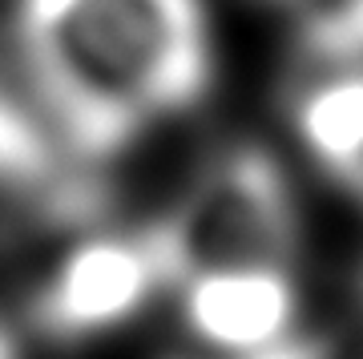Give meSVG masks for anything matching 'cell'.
<instances>
[{"instance_id":"5b68a950","label":"cell","mask_w":363,"mask_h":359,"mask_svg":"<svg viewBox=\"0 0 363 359\" xmlns=\"http://www.w3.org/2000/svg\"><path fill=\"white\" fill-rule=\"evenodd\" d=\"M81 170L89 166L57 141L25 85L0 81V190L28 198L57 219H85L97 206V190Z\"/></svg>"},{"instance_id":"6da1fadb","label":"cell","mask_w":363,"mask_h":359,"mask_svg":"<svg viewBox=\"0 0 363 359\" xmlns=\"http://www.w3.org/2000/svg\"><path fill=\"white\" fill-rule=\"evenodd\" d=\"M13 40L21 85L81 166H101L210 85L202 0H16Z\"/></svg>"},{"instance_id":"52a82bcc","label":"cell","mask_w":363,"mask_h":359,"mask_svg":"<svg viewBox=\"0 0 363 359\" xmlns=\"http://www.w3.org/2000/svg\"><path fill=\"white\" fill-rule=\"evenodd\" d=\"M0 359H21V351H16V339H13V331L0 323Z\"/></svg>"},{"instance_id":"8992f818","label":"cell","mask_w":363,"mask_h":359,"mask_svg":"<svg viewBox=\"0 0 363 359\" xmlns=\"http://www.w3.org/2000/svg\"><path fill=\"white\" fill-rule=\"evenodd\" d=\"M315 65L291 93V129L315 166L355 186L363 178V57Z\"/></svg>"},{"instance_id":"3957f363","label":"cell","mask_w":363,"mask_h":359,"mask_svg":"<svg viewBox=\"0 0 363 359\" xmlns=\"http://www.w3.org/2000/svg\"><path fill=\"white\" fill-rule=\"evenodd\" d=\"M174 282L178 270L157 222L89 231L37 282L28 315L49 339H93L138 319L162 291H174Z\"/></svg>"},{"instance_id":"7a4b0ae2","label":"cell","mask_w":363,"mask_h":359,"mask_svg":"<svg viewBox=\"0 0 363 359\" xmlns=\"http://www.w3.org/2000/svg\"><path fill=\"white\" fill-rule=\"evenodd\" d=\"M157 231L178 282L210 267H291L298 246L295 190L267 150L230 145L202 166L178 206L157 219Z\"/></svg>"},{"instance_id":"ba28073f","label":"cell","mask_w":363,"mask_h":359,"mask_svg":"<svg viewBox=\"0 0 363 359\" xmlns=\"http://www.w3.org/2000/svg\"><path fill=\"white\" fill-rule=\"evenodd\" d=\"M271 4H283V9H298V13H311V9H319L323 0H271Z\"/></svg>"},{"instance_id":"277c9868","label":"cell","mask_w":363,"mask_h":359,"mask_svg":"<svg viewBox=\"0 0 363 359\" xmlns=\"http://www.w3.org/2000/svg\"><path fill=\"white\" fill-rule=\"evenodd\" d=\"M174 291L186 335L214 359H259L303 335V291L291 267H210Z\"/></svg>"}]
</instances>
